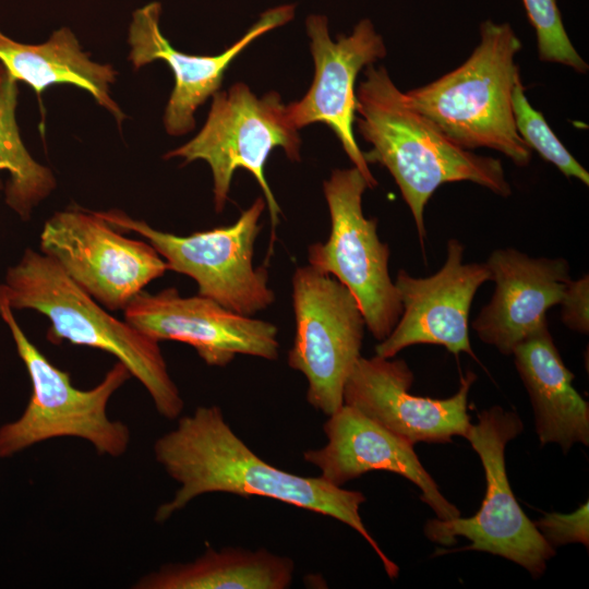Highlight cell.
I'll return each instance as SVG.
<instances>
[{"label": "cell", "instance_id": "obj_4", "mask_svg": "<svg viewBox=\"0 0 589 589\" xmlns=\"http://www.w3.org/2000/svg\"><path fill=\"white\" fill-rule=\"evenodd\" d=\"M521 43L508 23L486 20L480 43L455 70L405 93L407 103L465 149L486 147L527 166L532 151L516 130L512 94Z\"/></svg>", "mask_w": 589, "mask_h": 589}, {"label": "cell", "instance_id": "obj_24", "mask_svg": "<svg viewBox=\"0 0 589 589\" xmlns=\"http://www.w3.org/2000/svg\"><path fill=\"white\" fill-rule=\"evenodd\" d=\"M522 3L537 34L540 60L562 63L580 74L587 73L588 63L573 46L556 0H522Z\"/></svg>", "mask_w": 589, "mask_h": 589}, {"label": "cell", "instance_id": "obj_20", "mask_svg": "<svg viewBox=\"0 0 589 589\" xmlns=\"http://www.w3.org/2000/svg\"><path fill=\"white\" fill-rule=\"evenodd\" d=\"M0 63L11 76L32 86L40 97L52 85L70 84L89 93L119 124L125 118L110 96L117 72L110 64L89 59L74 33L62 27L39 45L13 40L0 31Z\"/></svg>", "mask_w": 589, "mask_h": 589}, {"label": "cell", "instance_id": "obj_2", "mask_svg": "<svg viewBox=\"0 0 589 589\" xmlns=\"http://www.w3.org/2000/svg\"><path fill=\"white\" fill-rule=\"evenodd\" d=\"M354 121L371 144L368 164H380L393 176L413 216L423 244V212L443 183L470 181L507 197L512 188L500 159L480 156L452 142L425 116L412 108L384 67H366L356 89Z\"/></svg>", "mask_w": 589, "mask_h": 589}, {"label": "cell", "instance_id": "obj_15", "mask_svg": "<svg viewBox=\"0 0 589 589\" xmlns=\"http://www.w3.org/2000/svg\"><path fill=\"white\" fill-rule=\"evenodd\" d=\"M477 380L468 371L455 395L445 399L410 393L413 373L400 359L360 357L344 386V404L414 445L418 442L450 443L465 437L470 417L468 394Z\"/></svg>", "mask_w": 589, "mask_h": 589}, {"label": "cell", "instance_id": "obj_19", "mask_svg": "<svg viewBox=\"0 0 589 589\" xmlns=\"http://www.w3.org/2000/svg\"><path fill=\"white\" fill-rule=\"evenodd\" d=\"M529 394L540 445L558 444L567 454L575 443L589 444V404L573 386L545 325L519 344L512 353Z\"/></svg>", "mask_w": 589, "mask_h": 589}, {"label": "cell", "instance_id": "obj_9", "mask_svg": "<svg viewBox=\"0 0 589 589\" xmlns=\"http://www.w3.org/2000/svg\"><path fill=\"white\" fill-rule=\"evenodd\" d=\"M369 188L356 168L335 169L324 181L330 231L308 249L309 265L335 277L357 300L365 326L377 340L394 329L402 305L388 273L390 251L377 236V219L366 218L362 195Z\"/></svg>", "mask_w": 589, "mask_h": 589}, {"label": "cell", "instance_id": "obj_23", "mask_svg": "<svg viewBox=\"0 0 589 589\" xmlns=\"http://www.w3.org/2000/svg\"><path fill=\"white\" fill-rule=\"evenodd\" d=\"M512 110L516 130L527 146L553 164L565 177L589 184L588 171L565 148L554 134L543 115L528 101L520 75L512 94Z\"/></svg>", "mask_w": 589, "mask_h": 589}, {"label": "cell", "instance_id": "obj_10", "mask_svg": "<svg viewBox=\"0 0 589 589\" xmlns=\"http://www.w3.org/2000/svg\"><path fill=\"white\" fill-rule=\"evenodd\" d=\"M294 336L288 364L308 380V402L329 416L344 405V386L361 357L365 322L352 293L312 266L292 276Z\"/></svg>", "mask_w": 589, "mask_h": 589}, {"label": "cell", "instance_id": "obj_16", "mask_svg": "<svg viewBox=\"0 0 589 589\" xmlns=\"http://www.w3.org/2000/svg\"><path fill=\"white\" fill-rule=\"evenodd\" d=\"M161 4L151 2L132 14L128 43L129 60L135 70L156 60L165 61L175 76V86L164 113L168 134L183 135L195 127V110L219 91L230 63L256 38L288 23L294 7L286 4L264 12L233 45L216 56L188 55L175 49L160 31Z\"/></svg>", "mask_w": 589, "mask_h": 589}, {"label": "cell", "instance_id": "obj_11", "mask_svg": "<svg viewBox=\"0 0 589 589\" xmlns=\"http://www.w3.org/2000/svg\"><path fill=\"white\" fill-rule=\"evenodd\" d=\"M39 241L41 253L111 311L124 310L145 286L168 271L149 243L124 237L97 212L72 208L55 213L45 223Z\"/></svg>", "mask_w": 589, "mask_h": 589}, {"label": "cell", "instance_id": "obj_6", "mask_svg": "<svg viewBox=\"0 0 589 589\" xmlns=\"http://www.w3.org/2000/svg\"><path fill=\"white\" fill-rule=\"evenodd\" d=\"M212 99L201 131L184 145L168 152L165 158L181 157L185 164L200 159L208 164L217 213L226 206L236 170L242 168L252 173L268 206L272 252L280 208L265 178L264 166L276 147L290 160H300L299 130L277 92H268L260 98L239 82L228 91H217Z\"/></svg>", "mask_w": 589, "mask_h": 589}, {"label": "cell", "instance_id": "obj_12", "mask_svg": "<svg viewBox=\"0 0 589 589\" xmlns=\"http://www.w3.org/2000/svg\"><path fill=\"white\" fill-rule=\"evenodd\" d=\"M124 321L157 340L190 345L209 366L224 368L237 354L265 360L279 357L278 328L271 322L230 311L196 294L182 297L173 287L140 292L125 308Z\"/></svg>", "mask_w": 589, "mask_h": 589}, {"label": "cell", "instance_id": "obj_18", "mask_svg": "<svg viewBox=\"0 0 589 589\" xmlns=\"http://www.w3.org/2000/svg\"><path fill=\"white\" fill-rule=\"evenodd\" d=\"M495 289L471 326L485 344L510 356L524 340L548 325L546 312L560 304L570 281L562 257H531L516 249L494 250L485 262Z\"/></svg>", "mask_w": 589, "mask_h": 589}, {"label": "cell", "instance_id": "obj_7", "mask_svg": "<svg viewBox=\"0 0 589 589\" xmlns=\"http://www.w3.org/2000/svg\"><path fill=\"white\" fill-rule=\"evenodd\" d=\"M265 205V199L260 196L233 224L189 236L157 230L118 209L97 214L121 233L144 237L165 259L168 269L195 280L197 294L236 313L253 316L275 301L266 267L253 265Z\"/></svg>", "mask_w": 589, "mask_h": 589}, {"label": "cell", "instance_id": "obj_5", "mask_svg": "<svg viewBox=\"0 0 589 589\" xmlns=\"http://www.w3.org/2000/svg\"><path fill=\"white\" fill-rule=\"evenodd\" d=\"M0 316L32 384L23 413L0 426V459L58 437L85 440L101 456H123L131 432L124 422L108 417L107 407L112 395L132 377L129 370L118 361L93 388H76L70 374L53 365L28 339L2 298Z\"/></svg>", "mask_w": 589, "mask_h": 589}, {"label": "cell", "instance_id": "obj_14", "mask_svg": "<svg viewBox=\"0 0 589 589\" xmlns=\"http://www.w3.org/2000/svg\"><path fill=\"white\" fill-rule=\"evenodd\" d=\"M441 269L425 278L399 269L395 286L402 313L392 333L375 346V354L394 358L417 344L445 347L477 360L469 341V312L479 287L491 280L485 263H464L465 247L457 239L447 242Z\"/></svg>", "mask_w": 589, "mask_h": 589}, {"label": "cell", "instance_id": "obj_8", "mask_svg": "<svg viewBox=\"0 0 589 589\" xmlns=\"http://www.w3.org/2000/svg\"><path fill=\"white\" fill-rule=\"evenodd\" d=\"M465 435L481 459L486 489L479 510L468 518L430 519L424 534L432 542L450 545L457 537L471 544L460 550H473L507 558L538 578L546 562L555 555L550 545L517 503L505 467V448L518 436L524 424L514 411L500 406L477 413Z\"/></svg>", "mask_w": 589, "mask_h": 589}, {"label": "cell", "instance_id": "obj_1", "mask_svg": "<svg viewBox=\"0 0 589 589\" xmlns=\"http://www.w3.org/2000/svg\"><path fill=\"white\" fill-rule=\"evenodd\" d=\"M153 452L179 483L173 497L157 507L155 522L164 524L206 493L274 498L351 527L373 548L387 575L398 576L399 567L385 555L360 517L363 493L272 466L232 431L218 406H200L192 414L179 417L176 428L155 441Z\"/></svg>", "mask_w": 589, "mask_h": 589}, {"label": "cell", "instance_id": "obj_17", "mask_svg": "<svg viewBox=\"0 0 589 589\" xmlns=\"http://www.w3.org/2000/svg\"><path fill=\"white\" fill-rule=\"evenodd\" d=\"M327 443L305 450L303 460L320 469L326 482L342 486L362 474L381 470L402 476L421 490V500L441 520L460 516L459 509L441 493L420 462L413 445L357 409L342 405L323 425Z\"/></svg>", "mask_w": 589, "mask_h": 589}, {"label": "cell", "instance_id": "obj_25", "mask_svg": "<svg viewBox=\"0 0 589 589\" xmlns=\"http://www.w3.org/2000/svg\"><path fill=\"white\" fill-rule=\"evenodd\" d=\"M534 525L554 549L568 543H581L588 548L589 503L586 502L570 514H545Z\"/></svg>", "mask_w": 589, "mask_h": 589}, {"label": "cell", "instance_id": "obj_21", "mask_svg": "<svg viewBox=\"0 0 589 589\" xmlns=\"http://www.w3.org/2000/svg\"><path fill=\"white\" fill-rule=\"evenodd\" d=\"M294 562L265 549L238 548L204 553L189 563L167 564L140 577L135 589H286Z\"/></svg>", "mask_w": 589, "mask_h": 589}, {"label": "cell", "instance_id": "obj_22", "mask_svg": "<svg viewBox=\"0 0 589 589\" xmlns=\"http://www.w3.org/2000/svg\"><path fill=\"white\" fill-rule=\"evenodd\" d=\"M17 82L0 63V171L10 175L4 190L5 203L27 220L57 182L51 170L31 156L21 139L15 118Z\"/></svg>", "mask_w": 589, "mask_h": 589}, {"label": "cell", "instance_id": "obj_13", "mask_svg": "<svg viewBox=\"0 0 589 589\" xmlns=\"http://www.w3.org/2000/svg\"><path fill=\"white\" fill-rule=\"evenodd\" d=\"M305 28L315 72L305 95L286 105L288 116L298 130L316 122L332 129L369 189H374L377 181L353 133L356 80L362 68L385 58L384 40L369 19L361 20L350 35H339L336 40L329 35L325 15H309Z\"/></svg>", "mask_w": 589, "mask_h": 589}, {"label": "cell", "instance_id": "obj_3", "mask_svg": "<svg viewBox=\"0 0 589 589\" xmlns=\"http://www.w3.org/2000/svg\"><path fill=\"white\" fill-rule=\"evenodd\" d=\"M0 298L14 310L29 309L50 321L56 345L96 348L115 356L149 394L157 412L178 419L184 401L170 377L159 342L108 313L49 256L27 249L7 271Z\"/></svg>", "mask_w": 589, "mask_h": 589}, {"label": "cell", "instance_id": "obj_26", "mask_svg": "<svg viewBox=\"0 0 589 589\" xmlns=\"http://www.w3.org/2000/svg\"><path fill=\"white\" fill-rule=\"evenodd\" d=\"M560 304L562 305V322L572 330L588 334L589 277L587 274L577 280L570 279Z\"/></svg>", "mask_w": 589, "mask_h": 589}]
</instances>
